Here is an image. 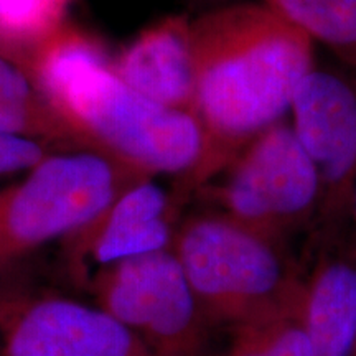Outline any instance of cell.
I'll return each mask as SVG.
<instances>
[{
  "instance_id": "30bf717a",
  "label": "cell",
  "mask_w": 356,
  "mask_h": 356,
  "mask_svg": "<svg viewBox=\"0 0 356 356\" xmlns=\"http://www.w3.org/2000/svg\"><path fill=\"white\" fill-rule=\"evenodd\" d=\"M113 68L147 99L193 114L195 56L188 15H168L147 25L113 56Z\"/></svg>"
},
{
  "instance_id": "6da1fadb",
  "label": "cell",
  "mask_w": 356,
  "mask_h": 356,
  "mask_svg": "<svg viewBox=\"0 0 356 356\" xmlns=\"http://www.w3.org/2000/svg\"><path fill=\"white\" fill-rule=\"evenodd\" d=\"M191 43L193 118L203 145L197 165L172 190L181 207L280 122L314 70L310 38L262 2L239 0L200 12L191 19Z\"/></svg>"
},
{
  "instance_id": "7c38bea8",
  "label": "cell",
  "mask_w": 356,
  "mask_h": 356,
  "mask_svg": "<svg viewBox=\"0 0 356 356\" xmlns=\"http://www.w3.org/2000/svg\"><path fill=\"white\" fill-rule=\"evenodd\" d=\"M277 15L356 66V0H262Z\"/></svg>"
},
{
  "instance_id": "e0dca14e",
  "label": "cell",
  "mask_w": 356,
  "mask_h": 356,
  "mask_svg": "<svg viewBox=\"0 0 356 356\" xmlns=\"http://www.w3.org/2000/svg\"><path fill=\"white\" fill-rule=\"evenodd\" d=\"M186 2L191 3V6H197L200 8V12H207V10H211V8L228 6V3H233V2H239V0H186Z\"/></svg>"
},
{
  "instance_id": "ac0fdd59",
  "label": "cell",
  "mask_w": 356,
  "mask_h": 356,
  "mask_svg": "<svg viewBox=\"0 0 356 356\" xmlns=\"http://www.w3.org/2000/svg\"><path fill=\"white\" fill-rule=\"evenodd\" d=\"M353 204H355V218H356V181H355V190H353Z\"/></svg>"
},
{
  "instance_id": "277c9868",
  "label": "cell",
  "mask_w": 356,
  "mask_h": 356,
  "mask_svg": "<svg viewBox=\"0 0 356 356\" xmlns=\"http://www.w3.org/2000/svg\"><path fill=\"white\" fill-rule=\"evenodd\" d=\"M142 180L88 149L56 150L0 188V274L47 244L92 222L129 185Z\"/></svg>"
},
{
  "instance_id": "2e32d148",
  "label": "cell",
  "mask_w": 356,
  "mask_h": 356,
  "mask_svg": "<svg viewBox=\"0 0 356 356\" xmlns=\"http://www.w3.org/2000/svg\"><path fill=\"white\" fill-rule=\"evenodd\" d=\"M44 99L29 70L0 53V104Z\"/></svg>"
},
{
  "instance_id": "9c48e42d",
  "label": "cell",
  "mask_w": 356,
  "mask_h": 356,
  "mask_svg": "<svg viewBox=\"0 0 356 356\" xmlns=\"http://www.w3.org/2000/svg\"><path fill=\"white\" fill-rule=\"evenodd\" d=\"M291 113L292 131L318 173L325 211L345 207L356 181V91L337 74L312 70Z\"/></svg>"
},
{
  "instance_id": "8fae6325",
  "label": "cell",
  "mask_w": 356,
  "mask_h": 356,
  "mask_svg": "<svg viewBox=\"0 0 356 356\" xmlns=\"http://www.w3.org/2000/svg\"><path fill=\"white\" fill-rule=\"evenodd\" d=\"M302 322L312 356H351L356 346V264L327 261L305 284Z\"/></svg>"
},
{
  "instance_id": "5bb4252c",
  "label": "cell",
  "mask_w": 356,
  "mask_h": 356,
  "mask_svg": "<svg viewBox=\"0 0 356 356\" xmlns=\"http://www.w3.org/2000/svg\"><path fill=\"white\" fill-rule=\"evenodd\" d=\"M215 356H312L302 312L228 333Z\"/></svg>"
},
{
  "instance_id": "52a82bcc",
  "label": "cell",
  "mask_w": 356,
  "mask_h": 356,
  "mask_svg": "<svg viewBox=\"0 0 356 356\" xmlns=\"http://www.w3.org/2000/svg\"><path fill=\"white\" fill-rule=\"evenodd\" d=\"M0 356H150L95 302L0 284Z\"/></svg>"
},
{
  "instance_id": "9a60e30c",
  "label": "cell",
  "mask_w": 356,
  "mask_h": 356,
  "mask_svg": "<svg viewBox=\"0 0 356 356\" xmlns=\"http://www.w3.org/2000/svg\"><path fill=\"white\" fill-rule=\"evenodd\" d=\"M56 150L66 149L29 137L0 132V177L29 172Z\"/></svg>"
},
{
  "instance_id": "3957f363",
  "label": "cell",
  "mask_w": 356,
  "mask_h": 356,
  "mask_svg": "<svg viewBox=\"0 0 356 356\" xmlns=\"http://www.w3.org/2000/svg\"><path fill=\"white\" fill-rule=\"evenodd\" d=\"M172 251L218 332H236L302 312L305 284L280 243L221 211L181 218Z\"/></svg>"
},
{
  "instance_id": "4fadbf2b",
  "label": "cell",
  "mask_w": 356,
  "mask_h": 356,
  "mask_svg": "<svg viewBox=\"0 0 356 356\" xmlns=\"http://www.w3.org/2000/svg\"><path fill=\"white\" fill-rule=\"evenodd\" d=\"M71 0H0V53L24 63L68 24Z\"/></svg>"
},
{
  "instance_id": "5b68a950",
  "label": "cell",
  "mask_w": 356,
  "mask_h": 356,
  "mask_svg": "<svg viewBox=\"0 0 356 356\" xmlns=\"http://www.w3.org/2000/svg\"><path fill=\"white\" fill-rule=\"evenodd\" d=\"M84 291L150 356H215L218 351L220 332L172 249L104 267L91 275Z\"/></svg>"
},
{
  "instance_id": "8992f818",
  "label": "cell",
  "mask_w": 356,
  "mask_h": 356,
  "mask_svg": "<svg viewBox=\"0 0 356 356\" xmlns=\"http://www.w3.org/2000/svg\"><path fill=\"white\" fill-rule=\"evenodd\" d=\"M226 172L213 193L218 211L274 241L304 225L320 202L318 173L284 122L249 142Z\"/></svg>"
},
{
  "instance_id": "ba28073f",
  "label": "cell",
  "mask_w": 356,
  "mask_h": 356,
  "mask_svg": "<svg viewBox=\"0 0 356 356\" xmlns=\"http://www.w3.org/2000/svg\"><path fill=\"white\" fill-rule=\"evenodd\" d=\"M181 207L154 178L134 181L113 203L63 243L70 279L84 289L104 267L172 249Z\"/></svg>"
},
{
  "instance_id": "7a4b0ae2",
  "label": "cell",
  "mask_w": 356,
  "mask_h": 356,
  "mask_svg": "<svg viewBox=\"0 0 356 356\" xmlns=\"http://www.w3.org/2000/svg\"><path fill=\"white\" fill-rule=\"evenodd\" d=\"M81 149L140 178H184L202 154L193 114L147 99L122 81L99 40L66 24L24 61Z\"/></svg>"
}]
</instances>
